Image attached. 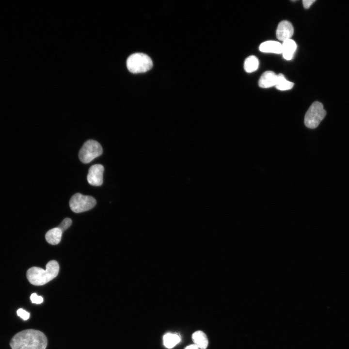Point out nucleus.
<instances>
[{"label": "nucleus", "instance_id": "nucleus-12", "mask_svg": "<svg viewBox=\"0 0 349 349\" xmlns=\"http://www.w3.org/2000/svg\"><path fill=\"white\" fill-rule=\"evenodd\" d=\"M192 340L195 345L201 349H206L208 341L206 334L202 331H197L193 333Z\"/></svg>", "mask_w": 349, "mask_h": 349}, {"label": "nucleus", "instance_id": "nucleus-15", "mask_svg": "<svg viewBox=\"0 0 349 349\" xmlns=\"http://www.w3.org/2000/svg\"><path fill=\"white\" fill-rule=\"evenodd\" d=\"M259 65V61L256 57L251 55L247 57L244 63L245 70L247 73H252L256 71Z\"/></svg>", "mask_w": 349, "mask_h": 349}, {"label": "nucleus", "instance_id": "nucleus-19", "mask_svg": "<svg viewBox=\"0 0 349 349\" xmlns=\"http://www.w3.org/2000/svg\"><path fill=\"white\" fill-rule=\"evenodd\" d=\"M32 303L40 304L43 302V298L42 297L38 296L36 293H32L30 297Z\"/></svg>", "mask_w": 349, "mask_h": 349}, {"label": "nucleus", "instance_id": "nucleus-17", "mask_svg": "<svg viewBox=\"0 0 349 349\" xmlns=\"http://www.w3.org/2000/svg\"><path fill=\"white\" fill-rule=\"evenodd\" d=\"M72 220L71 219L66 218L63 219L58 227L63 232L71 225Z\"/></svg>", "mask_w": 349, "mask_h": 349}, {"label": "nucleus", "instance_id": "nucleus-18", "mask_svg": "<svg viewBox=\"0 0 349 349\" xmlns=\"http://www.w3.org/2000/svg\"><path fill=\"white\" fill-rule=\"evenodd\" d=\"M17 315L20 317L22 319L24 320H26L30 317V313L25 310L20 308L17 311Z\"/></svg>", "mask_w": 349, "mask_h": 349}, {"label": "nucleus", "instance_id": "nucleus-4", "mask_svg": "<svg viewBox=\"0 0 349 349\" xmlns=\"http://www.w3.org/2000/svg\"><path fill=\"white\" fill-rule=\"evenodd\" d=\"M326 114L322 104L315 101L312 104L304 117V124L308 128L317 127Z\"/></svg>", "mask_w": 349, "mask_h": 349}, {"label": "nucleus", "instance_id": "nucleus-6", "mask_svg": "<svg viewBox=\"0 0 349 349\" xmlns=\"http://www.w3.org/2000/svg\"><path fill=\"white\" fill-rule=\"evenodd\" d=\"M95 199L92 196L84 195L79 193L74 194L69 201V206L72 211L80 213L89 210L96 205Z\"/></svg>", "mask_w": 349, "mask_h": 349}, {"label": "nucleus", "instance_id": "nucleus-20", "mask_svg": "<svg viewBox=\"0 0 349 349\" xmlns=\"http://www.w3.org/2000/svg\"><path fill=\"white\" fill-rule=\"evenodd\" d=\"M315 1V0H302L303 7L305 9H308Z\"/></svg>", "mask_w": 349, "mask_h": 349}, {"label": "nucleus", "instance_id": "nucleus-5", "mask_svg": "<svg viewBox=\"0 0 349 349\" xmlns=\"http://www.w3.org/2000/svg\"><path fill=\"white\" fill-rule=\"evenodd\" d=\"M103 149L99 143L93 140L87 141L79 150V157L83 163H88L102 153Z\"/></svg>", "mask_w": 349, "mask_h": 349}, {"label": "nucleus", "instance_id": "nucleus-1", "mask_svg": "<svg viewBox=\"0 0 349 349\" xmlns=\"http://www.w3.org/2000/svg\"><path fill=\"white\" fill-rule=\"evenodd\" d=\"M47 344L45 334L34 329L25 330L17 333L10 342L12 349H46Z\"/></svg>", "mask_w": 349, "mask_h": 349}, {"label": "nucleus", "instance_id": "nucleus-3", "mask_svg": "<svg viewBox=\"0 0 349 349\" xmlns=\"http://www.w3.org/2000/svg\"><path fill=\"white\" fill-rule=\"evenodd\" d=\"M128 70L132 73L146 72L153 66L151 58L143 53H135L128 57L127 60Z\"/></svg>", "mask_w": 349, "mask_h": 349}, {"label": "nucleus", "instance_id": "nucleus-16", "mask_svg": "<svg viewBox=\"0 0 349 349\" xmlns=\"http://www.w3.org/2000/svg\"><path fill=\"white\" fill-rule=\"evenodd\" d=\"M294 83L286 80L283 74L280 73L277 75V78L275 87L279 90L285 91L291 89Z\"/></svg>", "mask_w": 349, "mask_h": 349}, {"label": "nucleus", "instance_id": "nucleus-13", "mask_svg": "<svg viewBox=\"0 0 349 349\" xmlns=\"http://www.w3.org/2000/svg\"><path fill=\"white\" fill-rule=\"evenodd\" d=\"M62 233V231L58 227L54 228L47 232L45 238L48 243L52 245H56L60 242Z\"/></svg>", "mask_w": 349, "mask_h": 349}, {"label": "nucleus", "instance_id": "nucleus-11", "mask_svg": "<svg viewBox=\"0 0 349 349\" xmlns=\"http://www.w3.org/2000/svg\"><path fill=\"white\" fill-rule=\"evenodd\" d=\"M282 46V52L284 58L286 60H290L297 48L295 42L291 39L283 41Z\"/></svg>", "mask_w": 349, "mask_h": 349}, {"label": "nucleus", "instance_id": "nucleus-9", "mask_svg": "<svg viewBox=\"0 0 349 349\" xmlns=\"http://www.w3.org/2000/svg\"><path fill=\"white\" fill-rule=\"evenodd\" d=\"M277 75L271 71H267L262 74L258 81V85L263 88L275 86Z\"/></svg>", "mask_w": 349, "mask_h": 349}, {"label": "nucleus", "instance_id": "nucleus-2", "mask_svg": "<svg viewBox=\"0 0 349 349\" xmlns=\"http://www.w3.org/2000/svg\"><path fill=\"white\" fill-rule=\"evenodd\" d=\"M46 269L33 267L30 268L27 272V278L29 282L34 286L44 285L54 278L59 271V265L57 261L51 260L46 265Z\"/></svg>", "mask_w": 349, "mask_h": 349}, {"label": "nucleus", "instance_id": "nucleus-14", "mask_svg": "<svg viewBox=\"0 0 349 349\" xmlns=\"http://www.w3.org/2000/svg\"><path fill=\"white\" fill-rule=\"evenodd\" d=\"M163 345L168 349H172L181 341L180 336L176 333H167L163 337Z\"/></svg>", "mask_w": 349, "mask_h": 349}, {"label": "nucleus", "instance_id": "nucleus-21", "mask_svg": "<svg viewBox=\"0 0 349 349\" xmlns=\"http://www.w3.org/2000/svg\"><path fill=\"white\" fill-rule=\"evenodd\" d=\"M185 349H199V348L194 344H191L186 347Z\"/></svg>", "mask_w": 349, "mask_h": 349}, {"label": "nucleus", "instance_id": "nucleus-10", "mask_svg": "<svg viewBox=\"0 0 349 349\" xmlns=\"http://www.w3.org/2000/svg\"><path fill=\"white\" fill-rule=\"evenodd\" d=\"M260 51L266 53L280 54L282 52V44L275 41H267L263 42L259 46Z\"/></svg>", "mask_w": 349, "mask_h": 349}, {"label": "nucleus", "instance_id": "nucleus-7", "mask_svg": "<svg viewBox=\"0 0 349 349\" xmlns=\"http://www.w3.org/2000/svg\"><path fill=\"white\" fill-rule=\"evenodd\" d=\"M104 170V167L101 164H97L91 166L87 176L88 182L93 186H101L103 183Z\"/></svg>", "mask_w": 349, "mask_h": 349}, {"label": "nucleus", "instance_id": "nucleus-8", "mask_svg": "<svg viewBox=\"0 0 349 349\" xmlns=\"http://www.w3.org/2000/svg\"><path fill=\"white\" fill-rule=\"evenodd\" d=\"M293 33L294 28L292 24L287 20H283L279 23L276 34L278 39L284 41L290 39Z\"/></svg>", "mask_w": 349, "mask_h": 349}]
</instances>
